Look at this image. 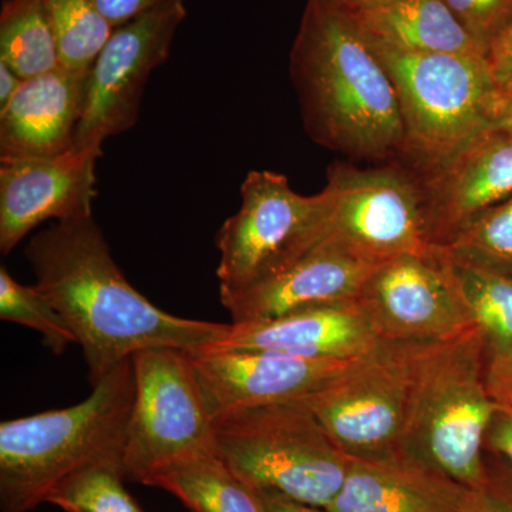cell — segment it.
<instances>
[{"label":"cell","mask_w":512,"mask_h":512,"mask_svg":"<svg viewBox=\"0 0 512 512\" xmlns=\"http://www.w3.org/2000/svg\"><path fill=\"white\" fill-rule=\"evenodd\" d=\"M470 488L399 450L350 458L348 473L328 512H461Z\"/></svg>","instance_id":"d6986e66"},{"label":"cell","mask_w":512,"mask_h":512,"mask_svg":"<svg viewBox=\"0 0 512 512\" xmlns=\"http://www.w3.org/2000/svg\"><path fill=\"white\" fill-rule=\"evenodd\" d=\"M87 77L59 66L26 79L0 109V161L57 157L73 150Z\"/></svg>","instance_id":"ac0fdd59"},{"label":"cell","mask_w":512,"mask_h":512,"mask_svg":"<svg viewBox=\"0 0 512 512\" xmlns=\"http://www.w3.org/2000/svg\"><path fill=\"white\" fill-rule=\"evenodd\" d=\"M25 80L8 64L0 62V109L13 99Z\"/></svg>","instance_id":"d6a6232c"},{"label":"cell","mask_w":512,"mask_h":512,"mask_svg":"<svg viewBox=\"0 0 512 512\" xmlns=\"http://www.w3.org/2000/svg\"><path fill=\"white\" fill-rule=\"evenodd\" d=\"M148 485L175 495L192 512H266L261 497L218 454L168 468Z\"/></svg>","instance_id":"44dd1931"},{"label":"cell","mask_w":512,"mask_h":512,"mask_svg":"<svg viewBox=\"0 0 512 512\" xmlns=\"http://www.w3.org/2000/svg\"><path fill=\"white\" fill-rule=\"evenodd\" d=\"M136 397L133 360L94 384L86 400L66 409L0 424V510L30 512L57 484L104 461L123 464Z\"/></svg>","instance_id":"277c9868"},{"label":"cell","mask_w":512,"mask_h":512,"mask_svg":"<svg viewBox=\"0 0 512 512\" xmlns=\"http://www.w3.org/2000/svg\"><path fill=\"white\" fill-rule=\"evenodd\" d=\"M441 249L454 261L512 275V195L467 224Z\"/></svg>","instance_id":"484cf974"},{"label":"cell","mask_w":512,"mask_h":512,"mask_svg":"<svg viewBox=\"0 0 512 512\" xmlns=\"http://www.w3.org/2000/svg\"><path fill=\"white\" fill-rule=\"evenodd\" d=\"M136 397L124 448V478L148 485L168 468L214 456L210 412L190 352L151 348L131 356Z\"/></svg>","instance_id":"ba28073f"},{"label":"cell","mask_w":512,"mask_h":512,"mask_svg":"<svg viewBox=\"0 0 512 512\" xmlns=\"http://www.w3.org/2000/svg\"><path fill=\"white\" fill-rule=\"evenodd\" d=\"M212 416L298 402L356 359H308L265 350L190 353Z\"/></svg>","instance_id":"5bb4252c"},{"label":"cell","mask_w":512,"mask_h":512,"mask_svg":"<svg viewBox=\"0 0 512 512\" xmlns=\"http://www.w3.org/2000/svg\"><path fill=\"white\" fill-rule=\"evenodd\" d=\"M357 299L379 339L387 342H437L476 326L441 248L376 266Z\"/></svg>","instance_id":"7c38bea8"},{"label":"cell","mask_w":512,"mask_h":512,"mask_svg":"<svg viewBox=\"0 0 512 512\" xmlns=\"http://www.w3.org/2000/svg\"><path fill=\"white\" fill-rule=\"evenodd\" d=\"M488 66L500 93L512 90V22L488 50Z\"/></svg>","instance_id":"f546056e"},{"label":"cell","mask_w":512,"mask_h":512,"mask_svg":"<svg viewBox=\"0 0 512 512\" xmlns=\"http://www.w3.org/2000/svg\"><path fill=\"white\" fill-rule=\"evenodd\" d=\"M485 57L512 22V0H444Z\"/></svg>","instance_id":"83f0119b"},{"label":"cell","mask_w":512,"mask_h":512,"mask_svg":"<svg viewBox=\"0 0 512 512\" xmlns=\"http://www.w3.org/2000/svg\"><path fill=\"white\" fill-rule=\"evenodd\" d=\"M365 36L396 90L402 158L417 171L441 163L494 126L501 93L487 57L407 52Z\"/></svg>","instance_id":"8992f818"},{"label":"cell","mask_w":512,"mask_h":512,"mask_svg":"<svg viewBox=\"0 0 512 512\" xmlns=\"http://www.w3.org/2000/svg\"><path fill=\"white\" fill-rule=\"evenodd\" d=\"M497 404L498 409L488 427L485 444L507 458L512 466V397L497 400Z\"/></svg>","instance_id":"4dcf8cb0"},{"label":"cell","mask_w":512,"mask_h":512,"mask_svg":"<svg viewBox=\"0 0 512 512\" xmlns=\"http://www.w3.org/2000/svg\"><path fill=\"white\" fill-rule=\"evenodd\" d=\"M93 2L111 28L117 29L168 0H93Z\"/></svg>","instance_id":"f1b7e54d"},{"label":"cell","mask_w":512,"mask_h":512,"mask_svg":"<svg viewBox=\"0 0 512 512\" xmlns=\"http://www.w3.org/2000/svg\"><path fill=\"white\" fill-rule=\"evenodd\" d=\"M461 512H512V504L491 491L490 485H485L470 491Z\"/></svg>","instance_id":"1f68e13d"},{"label":"cell","mask_w":512,"mask_h":512,"mask_svg":"<svg viewBox=\"0 0 512 512\" xmlns=\"http://www.w3.org/2000/svg\"><path fill=\"white\" fill-rule=\"evenodd\" d=\"M417 173L431 244L446 247L467 224L512 195V134L487 128L446 160Z\"/></svg>","instance_id":"9a60e30c"},{"label":"cell","mask_w":512,"mask_h":512,"mask_svg":"<svg viewBox=\"0 0 512 512\" xmlns=\"http://www.w3.org/2000/svg\"><path fill=\"white\" fill-rule=\"evenodd\" d=\"M25 255L36 288L82 346L92 386L140 350L200 352L227 332L229 323L178 318L136 291L93 215L53 222L30 239Z\"/></svg>","instance_id":"6da1fadb"},{"label":"cell","mask_w":512,"mask_h":512,"mask_svg":"<svg viewBox=\"0 0 512 512\" xmlns=\"http://www.w3.org/2000/svg\"><path fill=\"white\" fill-rule=\"evenodd\" d=\"M0 318L36 330L43 343L56 355H63L77 338L55 306L35 285L26 286L0 269Z\"/></svg>","instance_id":"4316f807"},{"label":"cell","mask_w":512,"mask_h":512,"mask_svg":"<svg viewBox=\"0 0 512 512\" xmlns=\"http://www.w3.org/2000/svg\"><path fill=\"white\" fill-rule=\"evenodd\" d=\"M103 151L0 161V251L8 255L43 222L90 217Z\"/></svg>","instance_id":"4fadbf2b"},{"label":"cell","mask_w":512,"mask_h":512,"mask_svg":"<svg viewBox=\"0 0 512 512\" xmlns=\"http://www.w3.org/2000/svg\"><path fill=\"white\" fill-rule=\"evenodd\" d=\"M325 207L323 191L306 197L285 175L249 171L241 185V207L215 237L220 296L281 274L308 254L318 244Z\"/></svg>","instance_id":"9c48e42d"},{"label":"cell","mask_w":512,"mask_h":512,"mask_svg":"<svg viewBox=\"0 0 512 512\" xmlns=\"http://www.w3.org/2000/svg\"><path fill=\"white\" fill-rule=\"evenodd\" d=\"M123 480V464H93L57 484L46 503L66 512H144L127 493Z\"/></svg>","instance_id":"d4e9b609"},{"label":"cell","mask_w":512,"mask_h":512,"mask_svg":"<svg viewBox=\"0 0 512 512\" xmlns=\"http://www.w3.org/2000/svg\"><path fill=\"white\" fill-rule=\"evenodd\" d=\"M379 265L332 245H318L281 274L220 296L221 303L231 323L264 322L312 306L357 299Z\"/></svg>","instance_id":"e0dca14e"},{"label":"cell","mask_w":512,"mask_h":512,"mask_svg":"<svg viewBox=\"0 0 512 512\" xmlns=\"http://www.w3.org/2000/svg\"><path fill=\"white\" fill-rule=\"evenodd\" d=\"M446 256L461 299L488 348H511L512 275Z\"/></svg>","instance_id":"603a6c76"},{"label":"cell","mask_w":512,"mask_h":512,"mask_svg":"<svg viewBox=\"0 0 512 512\" xmlns=\"http://www.w3.org/2000/svg\"><path fill=\"white\" fill-rule=\"evenodd\" d=\"M359 299L312 306L264 320L229 323L208 350H265L308 359H355L380 342ZM205 350V349H204Z\"/></svg>","instance_id":"2e32d148"},{"label":"cell","mask_w":512,"mask_h":512,"mask_svg":"<svg viewBox=\"0 0 512 512\" xmlns=\"http://www.w3.org/2000/svg\"><path fill=\"white\" fill-rule=\"evenodd\" d=\"M266 512H328L311 505L295 503V501L284 500V498L261 497Z\"/></svg>","instance_id":"836d02e7"},{"label":"cell","mask_w":512,"mask_h":512,"mask_svg":"<svg viewBox=\"0 0 512 512\" xmlns=\"http://www.w3.org/2000/svg\"><path fill=\"white\" fill-rule=\"evenodd\" d=\"M0 62L23 80L60 66L55 30L46 0H3Z\"/></svg>","instance_id":"7402d4cb"},{"label":"cell","mask_w":512,"mask_h":512,"mask_svg":"<svg viewBox=\"0 0 512 512\" xmlns=\"http://www.w3.org/2000/svg\"><path fill=\"white\" fill-rule=\"evenodd\" d=\"M497 409L487 384V342L477 326L410 345L403 451L470 490L483 488L485 436Z\"/></svg>","instance_id":"3957f363"},{"label":"cell","mask_w":512,"mask_h":512,"mask_svg":"<svg viewBox=\"0 0 512 512\" xmlns=\"http://www.w3.org/2000/svg\"><path fill=\"white\" fill-rule=\"evenodd\" d=\"M318 245H332L373 264L433 252L420 174L406 163L328 168Z\"/></svg>","instance_id":"52a82bcc"},{"label":"cell","mask_w":512,"mask_h":512,"mask_svg":"<svg viewBox=\"0 0 512 512\" xmlns=\"http://www.w3.org/2000/svg\"><path fill=\"white\" fill-rule=\"evenodd\" d=\"M55 30L60 66L89 73L114 29L93 0H46Z\"/></svg>","instance_id":"cb8c5ba5"},{"label":"cell","mask_w":512,"mask_h":512,"mask_svg":"<svg viewBox=\"0 0 512 512\" xmlns=\"http://www.w3.org/2000/svg\"><path fill=\"white\" fill-rule=\"evenodd\" d=\"M350 13L367 36L396 49L485 57L444 0H382Z\"/></svg>","instance_id":"ffe728a7"},{"label":"cell","mask_w":512,"mask_h":512,"mask_svg":"<svg viewBox=\"0 0 512 512\" xmlns=\"http://www.w3.org/2000/svg\"><path fill=\"white\" fill-rule=\"evenodd\" d=\"M494 127L512 134V90L501 93L497 114H495Z\"/></svg>","instance_id":"e575fe53"},{"label":"cell","mask_w":512,"mask_h":512,"mask_svg":"<svg viewBox=\"0 0 512 512\" xmlns=\"http://www.w3.org/2000/svg\"><path fill=\"white\" fill-rule=\"evenodd\" d=\"M214 433L218 457L259 497L326 510L348 473L350 457L296 403L220 414Z\"/></svg>","instance_id":"5b68a950"},{"label":"cell","mask_w":512,"mask_h":512,"mask_svg":"<svg viewBox=\"0 0 512 512\" xmlns=\"http://www.w3.org/2000/svg\"><path fill=\"white\" fill-rule=\"evenodd\" d=\"M340 6L348 9L349 12H355V10L366 8V6L375 5L377 2L382 0H336Z\"/></svg>","instance_id":"d590c367"},{"label":"cell","mask_w":512,"mask_h":512,"mask_svg":"<svg viewBox=\"0 0 512 512\" xmlns=\"http://www.w3.org/2000/svg\"><path fill=\"white\" fill-rule=\"evenodd\" d=\"M185 18L184 0H168L114 29L87 77L73 150H101L107 138L134 127L148 79L167 62Z\"/></svg>","instance_id":"8fae6325"},{"label":"cell","mask_w":512,"mask_h":512,"mask_svg":"<svg viewBox=\"0 0 512 512\" xmlns=\"http://www.w3.org/2000/svg\"><path fill=\"white\" fill-rule=\"evenodd\" d=\"M410 345L380 340L305 399L329 439L350 458L402 450L409 396Z\"/></svg>","instance_id":"30bf717a"},{"label":"cell","mask_w":512,"mask_h":512,"mask_svg":"<svg viewBox=\"0 0 512 512\" xmlns=\"http://www.w3.org/2000/svg\"><path fill=\"white\" fill-rule=\"evenodd\" d=\"M289 70L315 143L355 160L402 156L404 128L392 80L352 13L336 0H306Z\"/></svg>","instance_id":"7a4b0ae2"}]
</instances>
